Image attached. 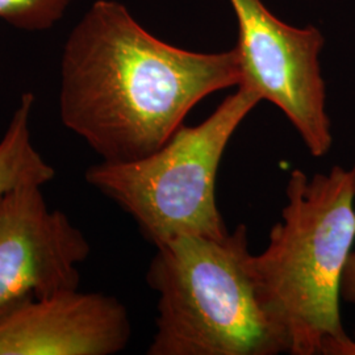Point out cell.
I'll return each instance as SVG.
<instances>
[{
	"label": "cell",
	"mask_w": 355,
	"mask_h": 355,
	"mask_svg": "<svg viewBox=\"0 0 355 355\" xmlns=\"http://www.w3.org/2000/svg\"><path fill=\"white\" fill-rule=\"evenodd\" d=\"M282 220L250 258L258 292L286 329L292 355H355L340 312L355 241V162L306 177L295 168Z\"/></svg>",
	"instance_id": "7a4b0ae2"
},
{
	"label": "cell",
	"mask_w": 355,
	"mask_h": 355,
	"mask_svg": "<svg viewBox=\"0 0 355 355\" xmlns=\"http://www.w3.org/2000/svg\"><path fill=\"white\" fill-rule=\"evenodd\" d=\"M240 83L236 48H178L120 1L96 0L64 40L58 112L103 162H132L164 146L198 103Z\"/></svg>",
	"instance_id": "6da1fadb"
},
{
	"label": "cell",
	"mask_w": 355,
	"mask_h": 355,
	"mask_svg": "<svg viewBox=\"0 0 355 355\" xmlns=\"http://www.w3.org/2000/svg\"><path fill=\"white\" fill-rule=\"evenodd\" d=\"M354 340H355V338H354Z\"/></svg>",
	"instance_id": "8fae6325"
},
{
	"label": "cell",
	"mask_w": 355,
	"mask_h": 355,
	"mask_svg": "<svg viewBox=\"0 0 355 355\" xmlns=\"http://www.w3.org/2000/svg\"><path fill=\"white\" fill-rule=\"evenodd\" d=\"M246 225L214 239L183 234L155 246L146 282L158 295L149 355L290 354L286 329L250 270Z\"/></svg>",
	"instance_id": "3957f363"
},
{
	"label": "cell",
	"mask_w": 355,
	"mask_h": 355,
	"mask_svg": "<svg viewBox=\"0 0 355 355\" xmlns=\"http://www.w3.org/2000/svg\"><path fill=\"white\" fill-rule=\"evenodd\" d=\"M87 237L69 216L51 209L42 186L0 196V308L26 295L79 288Z\"/></svg>",
	"instance_id": "8992f818"
},
{
	"label": "cell",
	"mask_w": 355,
	"mask_h": 355,
	"mask_svg": "<svg viewBox=\"0 0 355 355\" xmlns=\"http://www.w3.org/2000/svg\"><path fill=\"white\" fill-rule=\"evenodd\" d=\"M262 102L239 87L202 124H184L158 150L132 162H101L86 182L120 205L154 246L196 234L229 233L216 200V178L229 141Z\"/></svg>",
	"instance_id": "277c9868"
},
{
	"label": "cell",
	"mask_w": 355,
	"mask_h": 355,
	"mask_svg": "<svg viewBox=\"0 0 355 355\" xmlns=\"http://www.w3.org/2000/svg\"><path fill=\"white\" fill-rule=\"evenodd\" d=\"M130 337L127 306L101 292L26 295L0 308V355H114Z\"/></svg>",
	"instance_id": "52a82bcc"
},
{
	"label": "cell",
	"mask_w": 355,
	"mask_h": 355,
	"mask_svg": "<svg viewBox=\"0 0 355 355\" xmlns=\"http://www.w3.org/2000/svg\"><path fill=\"white\" fill-rule=\"evenodd\" d=\"M35 104L36 95L32 91L21 94L0 140V196L26 184L44 187L55 178V168L32 140L31 121Z\"/></svg>",
	"instance_id": "ba28073f"
},
{
	"label": "cell",
	"mask_w": 355,
	"mask_h": 355,
	"mask_svg": "<svg viewBox=\"0 0 355 355\" xmlns=\"http://www.w3.org/2000/svg\"><path fill=\"white\" fill-rule=\"evenodd\" d=\"M341 296L349 303H355V252L350 254L345 268L341 287Z\"/></svg>",
	"instance_id": "30bf717a"
},
{
	"label": "cell",
	"mask_w": 355,
	"mask_h": 355,
	"mask_svg": "<svg viewBox=\"0 0 355 355\" xmlns=\"http://www.w3.org/2000/svg\"><path fill=\"white\" fill-rule=\"evenodd\" d=\"M76 0H0V20L15 29L40 33L62 21Z\"/></svg>",
	"instance_id": "9c48e42d"
},
{
	"label": "cell",
	"mask_w": 355,
	"mask_h": 355,
	"mask_svg": "<svg viewBox=\"0 0 355 355\" xmlns=\"http://www.w3.org/2000/svg\"><path fill=\"white\" fill-rule=\"evenodd\" d=\"M239 23L236 51L241 70L239 87L277 105L313 157L331 149L327 89L320 54L325 38L316 26L283 23L262 0H229Z\"/></svg>",
	"instance_id": "5b68a950"
}]
</instances>
